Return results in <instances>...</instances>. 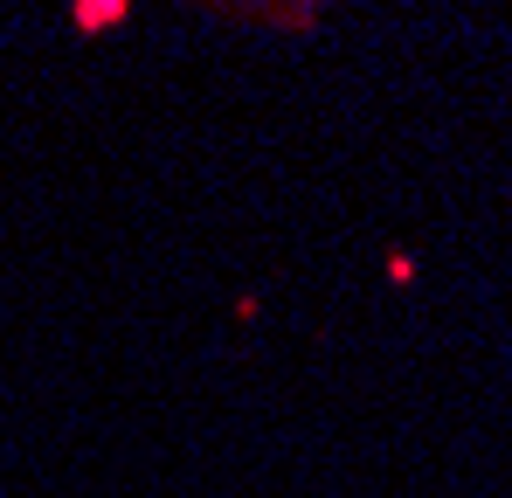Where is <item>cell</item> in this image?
Returning a JSON list of instances; mask_svg holds the SVG:
<instances>
[{
	"mask_svg": "<svg viewBox=\"0 0 512 498\" xmlns=\"http://www.w3.org/2000/svg\"><path fill=\"white\" fill-rule=\"evenodd\" d=\"M111 21H125V7H118V0H104V7H77V28H84V35L111 28Z\"/></svg>",
	"mask_w": 512,
	"mask_h": 498,
	"instance_id": "1",
	"label": "cell"
}]
</instances>
